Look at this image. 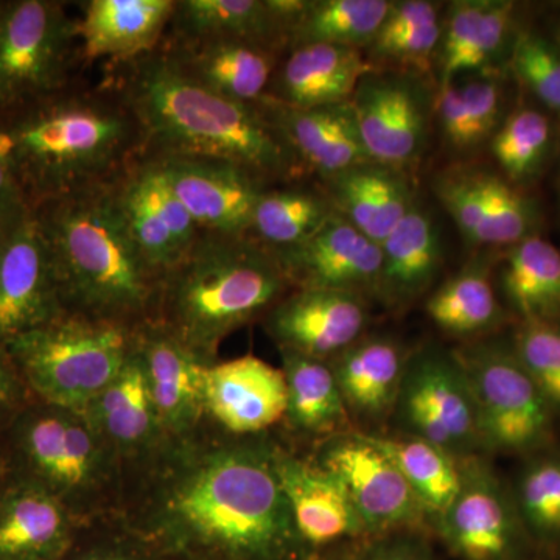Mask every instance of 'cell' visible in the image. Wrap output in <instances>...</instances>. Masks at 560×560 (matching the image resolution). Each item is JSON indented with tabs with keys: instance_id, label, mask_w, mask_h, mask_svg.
I'll return each instance as SVG.
<instances>
[{
	"instance_id": "obj_2",
	"label": "cell",
	"mask_w": 560,
	"mask_h": 560,
	"mask_svg": "<svg viewBox=\"0 0 560 560\" xmlns=\"http://www.w3.org/2000/svg\"><path fill=\"white\" fill-rule=\"evenodd\" d=\"M105 79L124 95L140 125L143 156L224 162L265 186L302 176L267 106L245 105L201 86L156 49L105 65Z\"/></svg>"
},
{
	"instance_id": "obj_43",
	"label": "cell",
	"mask_w": 560,
	"mask_h": 560,
	"mask_svg": "<svg viewBox=\"0 0 560 560\" xmlns=\"http://www.w3.org/2000/svg\"><path fill=\"white\" fill-rule=\"evenodd\" d=\"M510 341L560 425V323L518 320Z\"/></svg>"
},
{
	"instance_id": "obj_39",
	"label": "cell",
	"mask_w": 560,
	"mask_h": 560,
	"mask_svg": "<svg viewBox=\"0 0 560 560\" xmlns=\"http://www.w3.org/2000/svg\"><path fill=\"white\" fill-rule=\"evenodd\" d=\"M526 536L541 558L560 556V445L522 459L510 481Z\"/></svg>"
},
{
	"instance_id": "obj_3",
	"label": "cell",
	"mask_w": 560,
	"mask_h": 560,
	"mask_svg": "<svg viewBox=\"0 0 560 560\" xmlns=\"http://www.w3.org/2000/svg\"><path fill=\"white\" fill-rule=\"evenodd\" d=\"M14 176L31 209L108 184L143 154L138 119L109 80L80 77L65 90L0 113Z\"/></svg>"
},
{
	"instance_id": "obj_45",
	"label": "cell",
	"mask_w": 560,
	"mask_h": 560,
	"mask_svg": "<svg viewBox=\"0 0 560 560\" xmlns=\"http://www.w3.org/2000/svg\"><path fill=\"white\" fill-rule=\"evenodd\" d=\"M515 79L550 113L560 116V49L558 44L534 32L515 36L511 49Z\"/></svg>"
},
{
	"instance_id": "obj_56",
	"label": "cell",
	"mask_w": 560,
	"mask_h": 560,
	"mask_svg": "<svg viewBox=\"0 0 560 560\" xmlns=\"http://www.w3.org/2000/svg\"><path fill=\"white\" fill-rule=\"evenodd\" d=\"M3 241H0V245H2Z\"/></svg>"
},
{
	"instance_id": "obj_29",
	"label": "cell",
	"mask_w": 560,
	"mask_h": 560,
	"mask_svg": "<svg viewBox=\"0 0 560 560\" xmlns=\"http://www.w3.org/2000/svg\"><path fill=\"white\" fill-rule=\"evenodd\" d=\"M80 526L46 490L7 475L0 489V560H60Z\"/></svg>"
},
{
	"instance_id": "obj_7",
	"label": "cell",
	"mask_w": 560,
	"mask_h": 560,
	"mask_svg": "<svg viewBox=\"0 0 560 560\" xmlns=\"http://www.w3.org/2000/svg\"><path fill=\"white\" fill-rule=\"evenodd\" d=\"M138 330L65 312L5 348L33 399L84 411L120 374Z\"/></svg>"
},
{
	"instance_id": "obj_35",
	"label": "cell",
	"mask_w": 560,
	"mask_h": 560,
	"mask_svg": "<svg viewBox=\"0 0 560 560\" xmlns=\"http://www.w3.org/2000/svg\"><path fill=\"white\" fill-rule=\"evenodd\" d=\"M492 268L488 260H471L433 290L425 311L434 326L448 337L475 341L514 323L497 294Z\"/></svg>"
},
{
	"instance_id": "obj_26",
	"label": "cell",
	"mask_w": 560,
	"mask_h": 560,
	"mask_svg": "<svg viewBox=\"0 0 560 560\" xmlns=\"http://www.w3.org/2000/svg\"><path fill=\"white\" fill-rule=\"evenodd\" d=\"M374 66L360 49L334 44H291L283 54L265 102L289 109L340 105L352 98Z\"/></svg>"
},
{
	"instance_id": "obj_42",
	"label": "cell",
	"mask_w": 560,
	"mask_h": 560,
	"mask_svg": "<svg viewBox=\"0 0 560 560\" xmlns=\"http://www.w3.org/2000/svg\"><path fill=\"white\" fill-rule=\"evenodd\" d=\"M556 143L558 135L548 114L525 105L504 117L490 150L501 175L526 189L544 175Z\"/></svg>"
},
{
	"instance_id": "obj_25",
	"label": "cell",
	"mask_w": 560,
	"mask_h": 560,
	"mask_svg": "<svg viewBox=\"0 0 560 560\" xmlns=\"http://www.w3.org/2000/svg\"><path fill=\"white\" fill-rule=\"evenodd\" d=\"M84 411L119 456L125 477L149 464L167 444L151 399L138 337L120 374Z\"/></svg>"
},
{
	"instance_id": "obj_47",
	"label": "cell",
	"mask_w": 560,
	"mask_h": 560,
	"mask_svg": "<svg viewBox=\"0 0 560 560\" xmlns=\"http://www.w3.org/2000/svg\"><path fill=\"white\" fill-rule=\"evenodd\" d=\"M31 213V206L11 167L9 136L0 125V241L13 234Z\"/></svg>"
},
{
	"instance_id": "obj_15",
	"label": "cell",
	"mask_w": 560,
	"mask_h": 560,
	"mask_svg": "<svg viewBox=\"0 0 560 560\" xmlns=\"http://www.w3.org/2000/svg\"><path fill=\"white\" fill-rule=\"evenodd\" d=\"M275 464L294 528L312 558L371 539L348 490L331 471L278 436Z\"/></svg>"
},
{
	"instance_id": "obj_41",
	"label": "cell",
	"mask_w": 560,
	"mask_h": 560,
	"mask_svg": "<svg viewBox=\"0 0 560 560\" xmlns=\"http://www.w3.org/2000/svg\"><path fill=\"white\" fill-rule=\"evenodd\" d=\"M389 7V0H305L291 21L289 46L323 43L361 50L377 36Z\"/></svg>"
},
{
	"instance_id": "obj_5",
	"label": "cell",
	"mask_w": 560,
	"mask_h": 560,
	"mask_svg": "<svg viewBox=\"0 0 560 560\" xmlns=\"http://www.w3.org/2000/svg\"><path fill=\"white\" fill-rule=\"evenodd\" d=\"M291 290L278 257L248 234L201 232L161 280L154 323L209 361L221 342L275 307Z\"/></svg>"
},
{
	"instance_id": "obj_33",
	"label": "cell",
	"mask_w": 560,
	"mask_h": 560,
	"mask_svg": "<svg viewBox=\"0 0 560 560\" xmlns=\"http://www.w3.org/2000/svg\"><path fill=\"white\" fill-rule=\"evenodd\" d=\"M514 2L506 0H458L442 22L440 43V88L467 72L492 68L512 38L515 24Z\"/></svg>"
},
{
	"instance_id": "obj_11",
	"label": "cell",
	"mask_w": 560,
	"mask_h": 560,
	"mask_svg": "<svg viewBox=\"0 0 560 560\" xmlns=\"http://www.w3.org/2000/svg\"><path fill=\"white\" fill-rule=\"evenodd\" d=\"M305 455L345 485L371 539L433 530L410 482L371 434L359 430L338 434Z\"/></svg>"
},
{
	"instance_id": "obj_21",
	"label": "cell",
	"mask_w": 560,
	"mask_h": 560,
	"mask_svg": "<svg viewBox=\"0 0 560 560\" xmlns=\"http://www.w3.org/2000/svg\"><path fill=\"white\" fill-rule=\"evenodd\" d=\"M275 256L291 289L348 291L377 300L381 245L337 212L307 242Z\"/></svg>"
},
{
	"instance_id": "obj_16",
	"label": "cell",
	"mask_w": 560,
	"mask_h": 560,
	"mask_svg": "<svg viewBox=\"0 0 560 560\" xmlns=\"http://www.w3.org/2000/svg\"><path fill=\"white\" fill-rule=\"evenodd\" d=\"M114 187L140 253L164 278L189 253L202 231L153 158L142 154L114 179Z\"/></svg>"
},
{
	"instance_id": "obj_17",
	"label": "cell",
	"mask_w": 560,
	"mask_h": 560,
	"mask_svg": "<svg viewBox=\"0 0 560 560\" xmlns=\"http://www.w3.org/2000/svg\"><path fill=\"white\" fill-rule=\"evenodd\" d=\"M261 323L278 350L330 361L368 334L370 305L348 291L291 289Z\"/></svg>"
},
{
	"instance_id": "obj_27",
	"label": "cell",
	"mask_w": 560,
	"mask_h": 560,
	"mask_svg": "<svg viewBox=\"0 0 560 560\" xmlns=\"http://www.w3.org/2000/svg\"><path fill=\"white\" fill-rule=\"evenodd\" d=\"M287 383L285 415L275 431L293 451L308 453L323 441L355 430L327 361L279 350Z\"/></svg>"
},
{
	"instance_id": "obj_8",
	"label": "cell",
	"mask_w": 560,
	"mask_h": 560,
	"mask_svg": "<svg viewBox=\"0 0 560 560\" xmlns=\"http://www.w3.org/2000/svg\"><path fill=\"white\" fill-rule=\"evenodd\" d=\"M469 377L486 455L523 459L558 444L559 422L511 341L488 337L455 349Z\"/></svg>"
},
{
	"instance_id": "obj_19",
	"label": "cell",
	"mask_w": 560,
	"mask_h": 560,
	"mask_svg": "<svg viewBox=\"0 0 560 560\" xmlns=\"http://www.w3.org/2000/svg\"><path fill=\"white\" fill-rule=\"evenodd\" d=\"M138 346L165 440L186 441L197 436L208 427L206 371L215 361L202 359L158 323L140 327Z\"/></svg>"
},
{
	"instance_id": "obj_51",
	"label": "cell",
	"mask_w": 560,
	"mask_h": 560,
	"mask_svg": "<svg viewBox=\"0 0 560 560\" xmlns=\"http://www.w3.org/2000/svg\"><path fill=\"white\" fill-rule=\"evenodd\" d=\"M5 464H3L2 452H0V489H2L3 482H5Z\"/></svg>"
},
{
	"instance_id": "obj_12",
	"label": "cell",
	"mask_w": 560,
	"mask_h": 560,
	"mask_svg": "<svg viewBox=\"0 0 560 560\" xmlns=\"http://www.w3.org/2000/svg\"><path fill=\"white\" fill-rule=\"evenodd\" d=\"M434 534L460 560H525L537 555L523 528L510 481L489 456L464 459L463 481Z\"/></svg>"
},
{
	"instance_id": "obj_23",
	"label": "cell",
	"mask_w": 560,
	"mask_h": 560,
	"mask_svg": "<svg viewBox=\"0 0 560 560\" xmlns=\"http://www.w3.org/2000/svg\"><path fill=\"white\" fill-rule=\"evenodd\" d=\"M410 355L390 335L364 334L327 361L355 430L378 434L393 420Z\"/></svg>"
},
{
	"instance_id": "obj_28",
	"label": "cell",
	"mask_w": 560,
	"mask_h": 560,
	"mask_svg": "<svg viewBox=\"0 0 560 560\" xmlns=\"http://www.w3.org/2000/svg\"><path fill=\"white\" fill-rule=\"evenodd\" d=\"M176 0H88L80 2L79 35L84 65L139 57L160 46Z\"/></svg>"
},
{
	"instance_id": "obj_13",
	"label": "cell",
	"mask_w": 560,
	"mask_h": 560,
	"mask_svg": "<svg viewBox=\"0 0 560 560\" xmlns=\"http://www.w3.org/2000/svg\"><path fill=\"white\" fill-rule=\"evenodd\" d=\"M433 190L470 245L506 249L541 235L539 202L499 173L448 168L434 178Z\"/></svg>"
},
{
	"instance_id": "obj_52",
	"label": "cell",
	"mask_w": 560,
	"mask_h": 560,
	"mask_svg": "<svg viewBox=\"0 0 560 560\" xmlns=\"http://www.w3.org/2000/svg\"><path fill=\"white\" fill-rule=\"evenodd\" d=\"M525 560H548V559H544V558H541V556H533V558H528Z\"/></svg>"
},
{
	"instance_id": "obj_36",
	"label": "cell",
	"mask_w": 560,
	"mask_h": 560,
	"mask_svg": "<svg viewBox=\"0 0 560 560\" xmlns=\"http://www.w3.org/2000/svg\"><path fill=\"white\" fill-rule=\"evenodd\" d=\"M499 268L497 289L514 323L534 319L560 323L558 246L541 235H534L503 249Z\"/></svg>"
},
{
	"instance_id": "obj_40",
	"label": "cell",
	"mask_w": 560,
	"mask_h": 560,
	"mask_svg": "<svg viewBox=\"0 0 560 560\" xmlns=\"http://www.w3.org/2000/svg\"><path fill=\"white\" fill-rule=\"evenodd\" d=\"M370 434V433H368ZM372 440L388 453L405 480L410 482L416 495L429 514L431 526L451 506L463 481L464 459L412 434L378 433Z\"/></svg>"
},
{
	"instance_id": "obj_34",
	"label": "cell",
	"mask_w": 560,
	"mask_h": 560,
	"mask_svg": "<svg viewBox=\"0 0 560 560\" xmlns=\"http://www.w3.org/2000/svg\"><path fill=\"white\" fill-rule=\"evenodd\" d=\"M289 32L283 0H176L164 36L253 40L289 49Z\"/></svg>"
},
{
	"instance_id": "obj_31",
	"label": "cell",
	"mask_w": 560,
	"mask_h": 560,
	"mask_svg": "<svg viewBox=\"0 0 560 560\" xmlns=\"http://www.w3.org/2000/svg\"><path fill=\"white\" fill-rule=\"evenodd\" d=\"M320 190L338 215L378 245L418 202L405 172L372 161L324 179Z\"/></svg>"
},
{
	"instance_id": "obj_37",
	"label": "cell",
	"mask_w": 560,
	"mask_h": 560,
	"mask_svg": "<svg viewBox=\"0 0 560 560\" xmlns=\"http://www.w3.org/2000/svg\"><path fill=\"white\" fill-rule=\"evenodd\" d=\"M442 138L456 153H471L490 143L504 117V91L492 73L441 86L434 101Z\"/></svg>"
},
{
	"instance_id": "obj_10",
	"label": "cell",
	"mask_w": 560,
	"mask_h": 560,
	"mask_svg": "<svg viewBox=\"0 0 560 560\" xmlns=\"http://www.w3.org/2000/svg\"><path fill=\"white\" fill-rule=\"evenodd\" d=\"M397 431L422 438L459 459L488 456L469 377L455 349L411 352L393 416Z\"/></svg>"
},
{
	"instance_id": "obj_1",
	"label": "cell",
	"mask_w": 560,
	"mask_h": 560,
	"mask_svg": "<svg viewBox=\"0 0 560 560\" xmlns=\"http://www.w3.org/2000/svg\"><path fill=\"white\" fill-rule=\"evenodd\" d=\"M275 433L206 427L125 477L121 517L165 560H313L275 464Z\"/></svg>"
},
{
	"instance_id": "obj_14",
	"label": "cell",
	"mask_w": 560,
	"mask_h": 560,
	"mask_svg": "<svg viewBox=\"0 0 560 560\" xmlns=\"http://www.w3.org/2000/svg\"><path fill=\"white\" fill-rule=\"evenodd\" d=\"M368 158L405 172L429 142L430 97L415 73L371 72L350 98Z\"/></svg>"
},
{
	"instance_id": "obj_50",
	"label": "cell",
	"mask_w": 560,
	"mask_h": 560,
	"mask_svg": "<svg viewBox=\"0 0 560 560\" xmlns=\"http://www.w3.org/2000/svg\"><path fill=\"white\" fill-rule=\"evenodd\" d=\"M366 541H360V544L349 545V547L327 552V555L318 556V558H315L313 560H357L359 559L360 552L361 550H363L364 545H366Z\"/></svg>"
},
{
	"instance_id": "obj_6",
	"label": "cell",
	"mask_w": 560,
	"mask_h": 560,
	"mask_svg": "<svg viewBox=\"0 0 560 560\" xmlns=\"http://www.w3.org/2000/svg\"><path fill=\"white\" fill-rule=\"evenodd\" d=\"M0 452L9 477L46 490L81 525L121 514L124 466L86 411L33 399L0 434Z\"/></svg>"
},
{
	"instance_id": "obj_24",
	"label": "cell",
	"mask_w": 560,
	"mask_h": 560,
	"mask_svg": "<svg viewBox=\"0 0 560 560\" xmlns=\"http://www.w3.org/2000/svg\"><path fill=\"white\" fill-rule=\"evenodd\" d=\"M150 158V156H149ZM160 164L168 186L201 231L246 234L264 183L224 162L165 158Z\"/></svg>"
},
{
	"instance_id": "obj_53",
	"label": "cell",
	"mask_w": 560,
	"mask_h": 560,
	"mask_svg": "<svg viewBox=\"0 0 560 560\" xmlns=\"http://www.w3.org/2000/svg\"><path fill=\"white\" fill-rule=\"evenodd\" d=\"M556 44H558V47L560 49V28L558 31V35H556Z\"/></svg>"
},
{
	"instance_id": "obj_46",
	"label": "cell",
	"mask_w": 560,
	"mask_h": 560,
	"mask_svg": "<svg viewBox=\"0 0 560 560\" xmlns=\"http://www.w3.org/2000/svg\"><path fill=\"white\" fill-rule=\"evenodd\" d=\"M442 20L415 25L394 33H377L371 43L375 60L393 62L401 68L429 72L434 55L440 50Z\"/></svg>"
},
{
	"instance_id": "obj_30",
	"label": "cell",
	"mask_w": 560,
	"mask_h": 560,
	"mask_svg": "<svg viewBox=\"0 0 560 560\" xmlns=\"http://www.w3.org/2000/svg\"><path fill=\"white\" fill-rule=\"evenodd\" d=\"M276 127L289 143L302 175L329 179L370 162L350 103L313 109H289L264 102Z\"/></svg>"
},
{
	"instance_id": "obj_54",
	"label": "cell",
	"mask_w": 560,
	"mask_h": 560,
	"mask_svg": "<svg viewBox=\"0 0 560 560\" xmlns=\"http://www.w3.org/2000/svg\"><path fill=\"white\" fill-rule=\"evenodd\" d=\"M558 143H559V153H560V132H559V136H558Z\"/></svg>"
},
{
	"instance_id": "obj_22",
	"label": "cell",
	"mask_w": 560,
	"mask_h": 560,
	"mask_svg": "<svg viewBox=\"0 0 560 560\" xmlns=\"http://www.w3.org/2000/svg\"><path fill=\"white\" fill-rule=\"evenodd\" d=\"M180 72L230 101L260 105L287 49L242 39L161 40Z\"/></svg>"
},
{
	"instance_id": "obj_55",
	"label": "cell",
	"mask_w": 560,
	"mask_h": 560,
	"mask_svg": "<svg viewBox=\"0 0 560 560\" xmlns=\"http://www.w3.org/2000/svg\"><path fill=\"white\" fill-rule=\"evenodd\" d=\"M559 212H560V191H559Z\"/></svg>"
},
{
	"instance_id": "obj_9",
	"label": "cell",
	"mask_w": 560,
	"mask_h": 560,
	"mask_svg": "<svg viewBox=\"0 0 560 560\" xmlns=\"http://www.w3.org/2000/svg\"><path fill=\"white\" fill-rule=\"evenodd\" d=\"M86 68L79 18L57 0H0V113L65 90Z\"/></svg>"
},
{
	"instance_id": "obj_18",
	"label": "cell",
	"mask_w": 560,
	"mask_h": 560,
	"mask_svg": "<svg viewBox=\"0 0 560 560\" xmlns=\"http://www.w3.org/2000/svg\"><path fill=\"white\" fill-rule=\"evenodd\" d=\"M280 368L254 355L217 360L206 371L205 415L210 429L232 438L275 433L285 415Z\"/></svg>"
},
{
	"instance_id": "obj_20",
	"label": "cell",
	"mask_w": 560,
	"mask_h": 560,
	"mask_svg": "<svg viewBox=\"0 0 560 560\" xmlns=\"http://www.w3.org/2000/svg\"><path fill=\"white\" fill-rule=\"evenodd\" d=\"M61 313L54 260L32 212L0 245V345Z\"/></svg>"
},
{
	"instance_id": "obj_4",
	"label": "cell",
	"mask_w": 560,
	"mask_h": 560,
	"mask_svg": "<svg viewBox=\"0 0 560 560\" xmlns=\"http://www.w3.org/2000/svg\"><path fill=\"white\" fill-rule=\"evenodd\" d=\"M32 212L50 249L62 311L131 329L156 320L162 279L132 238L114 180Z\"/></svg>"
},
{
	"instance_id": "obj_48",
	"label": "cell",
	"mask_w": 560,
	"mask_h": 560,
	"mask_svg": "<svg viewBox=\"0 0 560 560\" xmlns=\"http://www.w3.org/2000/svg\"><path fill=\"white\" fill-rule=\"evenodd\" d=\"M357 560H434L425 534L399 533L366 541Z\"/></svg>"
},
{
	"instance_id": "obj_38",
	"label": "cell",
	"mask_w": 560,
	"mask_h": 560,
	"mask_svg": "<svg viewBox=\"0 0 560 560\" xmlns=\"http://www.w3.org/2000/svg\"><path fill=\"white\" fill-rule=\"evenodd\" d=\"M334 213L323 190L278 184L261 191L246 234L279 253L307 242Z\"/></svg>"
},
{
	"instance_id": "obj_44",
	"label": "cell",
	"mask_w": 560,
	"mask_h": 560,
	"mask_svg": "<svg viewBox=\"0 0 560 560\" xmlns=\"http://www.w3.org/2000/svg\"><path fill=\"white\" fill-rule=\"evenodd\" d=\"M60 560H165L121 514L83 523Z\"/></svg>"
},
{
	"instance_id": "obj_49",
	"label": "cell",
	"mask_w": 560,
	"mask_h": 560,
	"mask_svg": "<svg viewBox=\"0 0 560 560\" xmlns=\"http://www.w3.org/2000/svg\"><path fill=\"white\" fill-rule=\"evenodd\" d=\"M33 400L27 386L14 366L9 350L0 345V434Z\"/></svg>"
},
{
	"instance_id": "obj_32",
	"label": "cell",
	"mask_w": 560,
	"mask_h": 560,
	"mask_svg": "<svg viewBox=\"0 0 560 560\" xmlns=\"http://www.w3.org/2000/svg\"><path fill=\"white\" fill-rule=\"evenodd\" d=\"M377 300L400 311L429 293L444 265V242L429 210L415 208L382 243Z\"/></svg>"
}]
</instances>
